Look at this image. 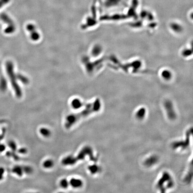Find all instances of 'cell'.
Instances as JSON below:
<instances>
[{"label":"cell","mask_w":193,"mask_h":193,"mask_svg":"<svg viewBox=\"0 0 193 193\" xmlns=\"http://www.w3.org/2000/svg\"><path fill=\"white\" fill-rule=\"evenodd\" d=\"M40 133L41 134L45 137H48L51 136V132L50 130L48 128H42L40 130Z\"/></svg>","instance_id":"obj_10"},{"label":"cell","mask_w":193,"mask_h":193,"mask_svg":"<svg viewBox=\"0 0 193 193\" xmlns=\"http://www.w3.org/2000/svg\"><path fill=\"white\" fill-rule=\"evenodd\" d=\"M10 146L12 147L13 149H15L16 148V146L15 145V144L14 143H10Z\"/></svg>","instance_id":"obj_16"},{"label":"cell","mask_w":193,"mask_h":193,"mask_svg":"<svg viewBox=\"0 0 193 193\" xmlns=\"http://www.w3.org/2000/svg\"><path fill=\"white\" fill-rule=\"evenodd\" d=\"M19 152L21 153H22V154H25V153H26L27 152V150H26V148H22L19 150Z\"/></svg>","instance_id":"obj_15"},{"label":"cell","mask_w":193,"mask_h":193,"mask_svg":"<svg viewBox=\"0 0 193 193\" xmlns=\"http://www.w3.org/2000/svg\"><path fill=\"white\" fill-rule=\"evenodd\" d=\"M88 169L91 173L95 174L98 171L99 168H98V166L93 165L90 166L88 168Z\"/></svg>","instance_id":"obj_13"},{"label":"cell","mask_w":193,"mask_h":193,"mask_svg":"<svg viewBox=\"0 0 193 193\" xmlns=\"http://www.w3.org/2000/svg\"><path fill=\"white\" fill-rule=\"evenodd\" d=\"M6 69H8V72L9 75V76L10 79H11L12 80V85L13 86L14 88L15 89V92L16 93L17 96L18 97H20L21 96V93L20 89L19 87L17 85V83L15 80V77L14 75H13L14 72L13 71V68H12V64L10 62H9L6 64Z\"/></svg>","instance_id":"obj_2"},{"label":"cell","mask_w":193,"mask_h":193,"mask_svg":"<svg viewBox=\"0 0 193 193\" xmlns=\"http://www.w3.org/2000/svg\"><path fill=\"white\" fill-rule=\"evenodd\" d=\"M138 5V0H131V5L129 10L128 14L131 16L136 15V10Z\"/></svg>","instance_id":"obj_6"},{"label":"cell","mask_w":193,"mask_h":193,"mask_svg":"<svg viewBox=\"0 0 193 193\" xmlns=\"http://www.w3.org/2000/svg\"><path fill=\"white\" fill-rule=\"evenodd\" d=\"M13 171L15 174H17L20 176H22L24 173L22 167H21L19 166H17L14 168V169H13Z\"/></svg>","instance_id":"obj_9"},{"label":"cell","mask_w":193,"mask_h":193,"mask_svg":"<svg viewBox=\"0 0 193 193\" xmlns=\"http://www.w3.org/2000/svg\"><path fill=\"white\" fill-rule=\"evenodd\" d=\"M71 106L75 109H78L82 106V103L80 100L75 99L71 102Z\"/></svg>","instance_id":"obj_8"},{"label":"cell","mask_w":193,"mask_h":193,"mask_svg":"<svg viewBox=\"0 0 193 193\" xmlns=\"http://www.w3.org/2000/svg\"><path fill=\"white\" fill-rule=\"evenodd\" d=\"M22 168H23V172L24 173L27 174H31L33 172V169H32V168L30 167V166H26L22 167Z\"/></svg>","instance_id":"obj_14"},{"label":"cell","mask_w":193,"mask_h":193,"mask_svg":"<svg viewBox=\"0 0 193 193\" xmlns=\"http://www.w3.org/2000/svg\"><path fill=\"white\" fill-rule=\"evenodd\" d=\"M70 185L75 188L81 187L83 185V182L81 180L76 178H71L69 181Z\"/></svg>","instance_id":"obj_5"},{"label":"cell","mask_w":193,"mask_h":193,"mask_svg":"<svg viewBox=\"0 0 193 193\" xmlns=\"http://www.w3.org/2000/svg\"><path fill=\"white\" fill-rule=\"evenodd\" d=\"M172 74L171 72L169 70H165L162 71L161 73V76L162 78L166 81H169L171 79Z\"/></svg>","instance_id":"obj_7"},{"label":"cell","mask_w":193,"mask_h":193,"mask_svg":"<svg viewBox=\"0 0 193 193\" xmlns=\"http://www.w3.org/2000/svg\"><path fill=\"white\" fill-rule=\"evenodd\" d=\"M92 154V150L89 147H85L79 153L78 156L75 157V159L76 162L78 160H84L86 156H90L91 158H92L93 160L94 159V158L93 157V156H91Z\"/></svg>","instance_id":"obj_3"},{"label":"cell","mask_w":193,"mask_h":193,"mask_svg":"<svg viewBox=\"0 0 193 193\" xmlns=\"http://www.w3.org/2000/svg\"><path fill=\"white\" fill-rule=\"evenodd\" d=\"M100 105L99 101L96 100L93 103L86 105L85 109L81 112L69 115L66 118L65 126L68 129L71 127L80 119L88 116L93 113L98 111L100 109Z\"/></svg>","instance_id":"obj_1"},{"label":"cell","mask_w":193,"mask_h":193,"mask_svg":"<svg viewBox=\"0 0 193 193\" xmlns=\"http://www.w3.org/2000/svg\"><path fill=\"white\" fill-rule=\"evenodd\" d=\"M69 182L66 179H63L61 180L60 182V186L63 188H67L69 186Z\"/></svg>","instance_id":"obj_12"},{"label":"cell","mask_w":193,"mask_h":193,"mask_svg":"<svg viewBox=\"0 0 193 193\" xmlns=\"http://www.w3.org/2000/svg\"><path fill=\"white\" fill-rule=\"evenodd\" d=\"M76 161L75 157L72 156H68L64 158L62 161V163L64 165H71L75 164Z\"/></svg>","instance_id":"obj_4"},{"label":"cell","mask_w":193,"mask_h":193,"mask_svg":"<svg viewBox=\"0 0 193 193\" xmlns=\"http://www.w3.org/2000/svg\"><path fill=\"white\" fill-rule=\"evenodd\" d=\"M54 165V162L52 160H47L43 163V166L45 168L49 169L53 167Z\"/></svg>","instance_id":"obj_11"}]
</instances>
